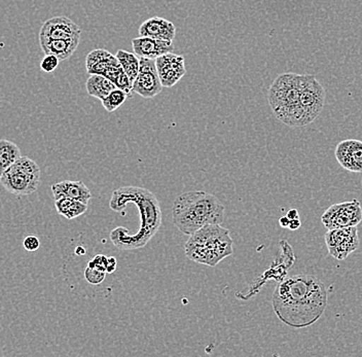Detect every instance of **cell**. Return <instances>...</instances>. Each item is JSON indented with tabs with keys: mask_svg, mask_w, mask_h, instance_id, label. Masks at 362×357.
I'll list each match as a JSON object with an SVG mask.
<instances>
[{
	"mask_svg": "<svg viewBox=\"0 0 362 357\" xmlns=\"http://www.w3.org/2000/svg\"><path fill=\"white\" fill-rule=\"evenodd\" d=\"M115 56H117L121 66L123 67L124 71L130 78L131 83H134L138 72H139L140 58L134 53H129L124 49H119Z\"/></svg>",
	"mask_w": 362,
	"mask_h": 357,
	"instance_id": "obj_20",
	"label": "cell"
},
{
	"mask_svg": "<svg viewBox=\"0 0 362 357\" xmlns=\"http://www.w3.org/2000/svg\"><path fill=\"white\" fill-rule=\"evenodd\" d=\"M302 74H283L272 83L269 90V103L274 115L289 127L307 126L300 106Z\"/></svg>",
	"mask_w": 362,
	"mask_h": 357,
	"instance_id": "obj_4",
	"label": "cell"
},
{
	"mask_svg": "<svg viewBox=\"0 0 362 357\" xmlns=\"http://www.w3.org/2000/svg\"><path fill=\"white\" fill-rule=\"evenodd\" d=\"M131 203L138 207L141 226L135 234H129L124 227L115 228L110 232L113 245L121 250L144 247L162 226V210L157 197L144 187L129 185L115 189L110 199V207L113 211L122 213Z\"/></svg>",
	"mask_w": 362,
	"mask_h": 357,
	"instance_id": "obj_2",
	"label": "cell"
},
{
	"mask_svg": "<svg viewBox=\"0 0 362 357\" xmlns=\"http://www.w3.org/2000/svg\"><path fill=\"white\" fill-rule=\"evenodd\" d=\"M117 262L115 257H108L107 268H106V273L107 274H112L117 270Z\"/></svg>",
	"mask_w": 362,
	"mask_h": 357,
	"instance_id": "obj_29",
	"label": "cell"
},
{
	"mask_svg": "<svg viewBox=\"0 0 362 357\" xmlns=\"http://www.w3.org/2000/svg\"><path fill=\"white\" fill-rule=\"evenodd\" d=\"M287 218L289 219H296L300 218V216H298V210L296 209H291L286 214Z\"/></svg>",
	"mask_w": 362,
	"mask_h": 357,
	"instance_id": "obj_31",
	"label": "cell"
},
{
	"mask_svg": "<svg viewBox=\"0 0 362 357\" xmlns=\"http://www.w3.org/2000/svg\"><path fill=\"white\" fill-rule=\"evenodd\" d=\"M133 52L139 58L156 59L165 55V54L173 53V42L168 40H157V38L139 36L132 40Z\"/></svg>",
	"mask_w": 362,
	"mask_h": 357,
	"instance_id": "obj_13",
	"label": "cell"
},
{
	"mask_svg": "<svg viewBox=\"0 0 362 357\" xmlns=\"http://www.w3.org/2000/svg\"><path fill=\"white\" fill-rule=\"evenodd\" d=\"M76 254L78 255H85L86 254V250L83 247V246H78V247L76 248Z\"/></svg>",
	"mask_w": 362,
	"mask_h": 357,
	"instance_id": "obj_33",
	"label": "cell"
},
{
	"mask_svg": "<svg viewBox=\"0 0 362 357\" xmlns=\"http://www.w3.org/2000/svg\"><path fill=\"white\" fill-rule=\"evenodd\" d=\"M55 207L57 212L67 219L78 218L85 214L88 210V204L69 198H61L55 200Z\"/></svg>",
	"mask_w": 362,
	"mask_h": 357,
	"instance_id": "obj_18",
	"label": "cell"
},
{
	"mask_svg": "<svg viewBox=\"0 0 362 357\" xmlns=\"http://www.w3.org/2000/svg\"><path fill=\"white\" fill-rule=\"evenodd\" d=\"M52 192H53L55 200L61 198H69L81 201L85 204H89V201L92 198V194L87 185L79 180L78 182L64 180V182H57L52 185Z\"/></svg>",
	"mask_w": 362,
	"mask_h": 357,
	"instance_id": "obj_15",
	"label": "cell"
},
{
	"mask_svg": "<svg viewBox=\"0 0 362 357\" xmlns=\"http://www.w3.org/2000/svg\"><path fill=\"white\" fill-rule=\"evenodd\" d=\"M108 263V257L104 254H97L96 257H94V259L92 261H90L88 263V266L89 267H95V268L100 269L102 271H105L106 268H107Z\"/></svg>",
	"mask_w": 362,
	"mask_h": 357,
	"instance_id": "obj_28",
	"label": "cell"
},
{
	"mask_svg": "<svg viewBox=\"0 0 362 357\" xmlns=\"http://www.w3.org/2000/svg\"><path fill=\"white\" fill-rule=\"evenodd\" d=\"M81 37L72 40H40V47L45 55H54L60 61H65L74 55L79 45Z\"/></svg>",
	"mask_w": 362,
	"mask_h": 357,
	"instance_id": "obj_16",
	"label": "cell"
},
{
	"mask_svg": "<svg viewBox=\"0 0 362 357\" xmlns=\"http://www.w3.org/2000/svg\"><path fill=\"white\" fill-rule=\"evenodd\" d=\"M86 88L90 96L103 100L113 90L117 89V86L101 74H90V78L86 83Z\"/></svg>",
	"mask_w": 362,
	"mask_h": 357,
	"instance_id": "obj_17",
	"label": "cell"
},
{
	"mask_svg": "<svg viewBox=\"0 0 362 357\" xmlns=\"http://www.w3.org/2000/svg\"><path fill=\"white\" fill-rule=\"evenodd\" d=\"M163 90L156 60L140 58L139 72L133 83L132 92L144 98H153Z\"/></svg>",
	"mask_w": 362,
	"mask_h": 357,
	"instance_id": "obj_9",
	"label": "cell"
},
{
	"mask_svg": "<svg viewBox=\"0 0 362 357\" xmlns=\"http://www.w3.org/2000/svg\"><path fill=\"white\" fill-rule=\"evenodd\" d=\"M225 206L212 194L192 191L181 194L172 207V221L183 234H194L207 225H221Z\"/></svg>",
	"mask_w": 362,
	"mask_h": 357,
	"instance_id": "obj_3",
	"label": "cell"
},
{
	"mask_svg": "<svg viewBox=\"0 0 362 357\" xmlns=\"http://www.w3.org/2000/svg\"><path fill=\"white\" fill-rule=\"evenodd\" d=\"M127 97H128V94L126 92L117 88L106 98L101 100L102 105L108 112H113L123 105Z\"/></svg>",
	"mask_w": 362,
	"mask_h": 357,
	"instance_id": "obj_22",
	"label": "cell"
},
{
	"mask_svg": "<svg viewBox=\"0 0 362 357\" xmlns=\"http://www.w3.org/2000/svg\"><path fill=\"white\" fill-rule=\"evenodd\" d=\"M289 221H291V219L287 218V216H282V218L279 219V223L282 228H288Z\"/></svg>",
	"mask_w": 362,
	"mask_h": 357,
	"instance_id": "obj_32",
	"label": "cell"
},
{
	"mask_svg": "<svg viewBox=\"0 0 362 357\" xmlns=\"http://www.w3.org/2000/svg\"><path fill=\"white\" fill-rule=\"evenodd\" d=\"M325 243L329 254L343 261L359 247L358 230L357 227L328 230L325 234Z\"/></svg>",
	"mask_w": 362,
	"mask_h": 357,
	"instance_id": "obj_8",
	"label": "cell"
},
{
	"mask_svg": "<svg viewBox=\"0 0 362 357\" xmlns=\"http://www.w3.org/2000/svg\"><path fill=\"white\" fill-rule=\"evenodd\" d=\"M81 30L78 25L74 23L65 16L51 18L42 24L40 33V40H72L81 37Z\"/></svg>",
	"mask_w": 362,
	"mask_h": 357,
	"instance_id": "obj_11",
	"label": "cell"
},
{
	"mask_svg": "<svg viewBox=\"0 0 362 357\" xmlns=\"http://www.w3.org/2000/svg\"><path fill=\"white\" fill-rule=\"evenodd\" d=\"M0 182L13 195H31L40 187V166L30 158L20 157L0 177Z\"/></svg>",
	"mask_w": 362,
	"mask_h": 357,
	"instance_id": "obj_6",
	"label": "cell"
},
{
	"mask_svg": "<svg viewBox=\"0 0 362 357\" xmlns=\"http://www.w3.org/2000/svg\"><path fill=\"white\" fill-rule=\"evenodd\" d=\"M234 252L230 230L221 225H207L189 236L185 255L194 263L216 267Z\"/></svg>",
	"mask_w": 362,
	"mask_h": 357,
	"instance_id": "obj_5",
	"label": "cell"
},
{
	"mask_svg": "<svg viewBox=\"0 0 362 357\" xmlns=\"http://www.w3.org/2000/svg\"><path fill=\"white\" fill-rule=\"evenodd\" d=\"M119 63L117 56H113L112 54H110V56L104 58L103 60L99 61L98 63L93 65L90 69H87V72L89 74H103L106 69H110L112 65L119 64Z\"/></svg>",
	"mask_w": 362,
	"mask_h": 357,
	"instance_id": "obj_23",
	"label": "cell"
},
{
	"mask_svg": "<svg viewBox=\"0 0 362 357\" xmlns=\"http://www.w3.org/2000/svg\"><path fill=\"white\" fill-rule=\"evenodd\" d=\"M156 64L163 87H173L187 74L185 58L174 53L165 54L156 59Z\"/></svg>",
	"mask_w": 362,
	"mask_h": 357,
	"instance_id": "obj_10",
	"label": "cell"
},
{
	"mask_svg": "<svg viewBox=\"0 0 362 357\" xmlns=\"http://www.w3.org/2000/svg\"><path fill=\"white\" fill-rule=\"evenodd\" d=\"M59 63H60V60L56 56L45 55L42 62H40V69L47 72V74H49V72L55 71L57 67L59 66Z\"/></svg>",
	"mask_w": 362,
	"mask_h": 357,
	"instance_id": "obj_26",
	"label": "cell"
},
{
	"mask_svg": "<svg viewBox=\"0 0 362 357\" xmlns=\"http://www.w3.org/2000/svg\"><path fill=\"white\" fill-rule=\"evenodd\" d=\"M107 273L105 271H102L100 269L95 268V267L87 266L85 270V278L89 283L93 286L100 284L101 282L105 279Z\"/></svg>",
	"mask_w": 362,
	"mask_h": 357,
	"instance_id": "obj_24",
	"label": "cell"
},
{
	"mask_svg": "<svg viewBox=\"0 0 362 357\" xmlns=\"http://www.w3.org/2000/svg\"><path fill=\"white\" fill-rule=\"evenodd\" d=\"M336 159L339 165L350 172H362V141L347 139L337 146Z\"/></svg>",
	"mask_w": 362,
	"mask_h": 357,
	"instance_id": "obj_12",
	"label": "cell"
},
{
	"mask_svg": "<svg viewBox=\"0 0 362 357\" xmlns=\"http://www.w3.org/2000/svg\"><path fill=\"white\" fill-rule=\"evenodd\" d=\"M272 306L277 317L293 329H304L320 320L327 306V289L312 275L286 278L276 286Z\"/></svg>",
	"mask_w": 362,
	"mask_h": 357,
	"instance_id": "obj_1",
	"label": "cell"
},
{
	"mask_svg": "<svg viewBox=\"0 0 362 357\" xmlns=\"http://www.w3.org/2000/svg\"><path fill=\"white\" fill-rule=\"evenodd\" d=\"M362 221V208L358 200L332 205L321 216L327 230L356 227Z\"/></svg>",
	"mask_w": 362,
	"mask_h": 357,
	"instance_id": "obj_7",
	"label": "cell"
},
{
	"mask_svg": "<svg viewBox=\"0 0 362 357\" xmlns=\"http://www.w3.org/2000/svg\"><path fill=\"white\" fill-rule=\"evenodd\" d=\"M23 246H24L27 252H36L40 246V239L37 237L33 236V235L27 236L24 241H23Z\"/></svg>",
	"mask_w": 362,
	"mask_h": 357,
	"instance_id": "obj_27",
	"label": "cell"
},
{
	"mask_svg": "<svg viewBox=\"0 0 362 357\" xmlns=\"http://www.w3.org/2000/svg\"><path fill=\"white\" fill-rule=\"evenodd\" d=\"M21 156L19 146L10 140L0 139V177Z\"/></svg>",
	"mask_w": 362,
	"mask_h": 357,
	"instance_id": "obj_19",
	"label": "cell"
},
{
	"mask_svg": "<svg viewBox=\"0 0 362 357\" xmlns=\"http://www.w3.org/2000/svg\"><path fill=\"white\" fill-rule=\"evenodd\" d=\"M300 226H302V223H300V218L291 219L288 228L291 230H296L300 229Z\"/></svg>",
	"mask_w": 362,
	"mask_h": 357,
	"instance_id": "obj_30",
	"label": "cell"
},
{
	"mask_svg": "<svg viewBox=\"0 0 362 357\" xmlns=\"http://www.w3.org/2000/svg\"><path fill=\"white\" fill-rule=\"evenodd\" d=\"M110 55V53L107 49H93L92 52H90L89 55L87 56V59H86V69H90L93 65L96 64L99 61L103 60L104 58H106Z\"/></svg>",
	"mask_w": 362,
	"mask_h": 357,
	"instance_id": "obj_25",
	"label": "cell"
},
{
	"mask_svg": "<svg viewBox=\"0 0 362 357\" xmlns=\"http://www.w3.org/2000/svg\"><path fill=\"white\" fill-rule=\"evenodd\" d=\"M101 76H104L108 80L112 81L117 86V89L123 90L127 94L129 95L132 92L133 83H131L130 78H128L119 63L106 69Z\"/></svg>",
	"mask_w": 362,
	"mask_h": 357,
	"instance_id": "obj_21",
	"label": "cell"
},
{
	"mask_svg": "<svg viewBox=\"0 0 362 357\" xmlns=\"http://www.w3.org/2000/svg\"><path fill=\"white\" fill-rule=\"evenodd\" d=\"M138 33L139 36L173 42L176 36V27L172 22L164 18L153 17L144 22L139 27Z\"/></svg>",
	"mask_w": 362,
	"mask_h": 357,
	"instance_id": "obj_14",
	"label": "cell"
}]
</instances>
